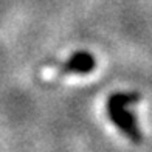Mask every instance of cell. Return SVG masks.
<instances>
[{"instance_id": "obj_1", "label": "cell", "mask_w": 152, "mask_h": 152, "mask_svg": "<svg viewBox=\"0 0 152 152\" xmlns=\"http://www.w3.org/2000/svg\"><path fill=\"white\" fill-rule=\"evenodd\" d=\"M107 113H109V118L112 120V123H115L116 126H118V129L121 130V132L124 134V135H127L132 141H135V143H140L141 140H143V137H141V132L140 130H135V129H132L129 126L127 123H124L123 121V118L121 116H118L113 110H110V109H107Z\"/></svg>"}, {"instance_id": "obj_2", "label": "cell", "mask_w": 152, "mask_h": 152, "mask_svg": "<svg viewBox=\"0 0 152 152\" xmlns=\"http://www.w3.org/2000/svg\"><path fill=\"white\" fill-rule=\"evenodd\" d=\"M141 99L140 93H115L107 99V106H113V107H124L129 104H134Z\"/></svg>"}, {"instance_id": "obj_3", "label": "cell", "mask_w": 152, "mask_h": 152, "mask_svg": "<svg viewBox=\"0 0 152 152\" xmlns=\"http://www.w3.org/2000/svg\"><path fill=\"white\" fill-rule=\"evenodd\" d=\"M96 65V62H65L59 68L61 73H90Z\"/></svg>"}, {"instance_id": "obj_4", "label": "cell", "mask_w": 152, "mask_h": 152, "mask_svg": "<svg viewBox=\"0 0 152 152\" xmlns=\"http://www.w3.org/2000/svg\"><path fill=\"white\" fill-rule=\"evenodd\" d=\"M67 62H96V61H95L92 53H88V51H78V53H73Z\"/></svg>"}]
</instances>
